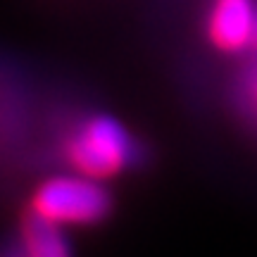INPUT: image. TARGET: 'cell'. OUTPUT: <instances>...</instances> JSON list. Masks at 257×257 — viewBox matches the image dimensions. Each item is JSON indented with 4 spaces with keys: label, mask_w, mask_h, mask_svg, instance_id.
Masks as SVG:
<instances>
[{
    "label": "cell",
    "mask_w": 257,
    "mask_h": 257,
    "mask_svg": "<svg viewBox=\"0 0 257 257\" xmlns=\"http://www.w3.org/2000/svg\"><path fill=\"white\" fill-rule=\"evenodd\" d=\"M34 207L57 224H93L110 212V193L93 176H57L38 188Z\"/></svg>",
    "instance_id": "1"
},
{
    "label": "cell",
    "mask_w": 257,
    "mask_h": 257,
    "mask_svg": "<svg viewBox=\"0 0 257 257\" xmlns=\"http://www.w3.org/2000/svg\"><path fill=\"white\" fill-rule=\"evenodd\" d=\"M72 162L86 176L100 179L119 172L138 157V148L112 117H93L72 141Z\"/></svg>",
    "instance_id": "2"
},
{
    "label": "cell",
    "mask_w": 257,
    "mask_h": 257,
    "mask_svg": "<svg viewBox=\"0 0 257 257\" xmlns=\"http://www.w3.org/2000/svg\"><path fill=\"white\" fill-rule=\"evenodd\" d=\"M255 10L250 0H219L212 10L210 34L219 48L238 50L255 36Z\"/></svg>",
    "instance_id": "3"
},
{
    "label": "cell",
    "mask_w": 257,
    "mask_h": 257,
    "mask_svg": "<svg viewBox=\"0 0 257 257\" xmlns=\"http://www.w3.org/2000/svg\"><path fill=\"white\" fill-rule=\"evenodd\" d=\"M24 245L29 257H72L69 240L60 224L34 212L24 224Z\"/></svg>",
    "instance_id": "4"
},
{
    "label": "cell",
    "mask_w": 257,
    "mask_h": 257,
    "mask_svg": "<svg viewBox=\"0 0 257 257\" xmlns=\"http://www.w3.org/2000/svg\"><path fill=\"white\" fill-rule=\"evenodd\" d=\"M0 257H29L24 240H22V243H15V245H8V248L0 252Z\"/></svg>",
    "instance_id": "5"
},
{
    "label": "cell",
    "mask_w": 257,
    "mask_h": 257,
    "mask_svg": "<svg viewBox=\"0 0 257 257\" xmlns=\"http://www.w3.org/2000/svg\"><path fill=\"white\" fill-rule=\"evenodd\" d=\"M255 36H257V27H255Z\"/></svg>",
    "instance_id": "6"
}]
</instances>
